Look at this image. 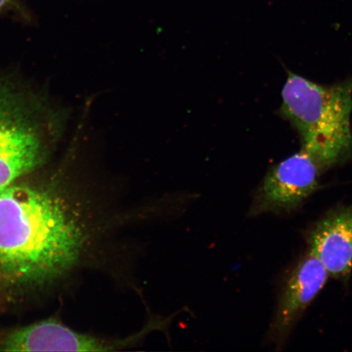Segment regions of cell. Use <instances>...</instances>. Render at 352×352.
<instances>
[{
    "mask_svg": "<svg viewBox=\"0 0 352 352\" xmlns=\"http://www.w3.org/2000/svg\"><path fill=\"white\" fill-rule=\"evenodd\" d=\"M308 252L314 254L329 277L349 283L352 272V205L328 211L307 236Z\"/></svg>",
    "mask_w": 352,
    "mask_h": 352,
    "instance_id": "obj_7",
    "label": "cell"
},
{
    "mask_svg": "<svg viewBox=\"0 0 352 352\" xmlns=\"http://www.w3.org/2000/svg\"><path fill=\"white\" fill-rule=\"evenodd\" d=\"M280 113L296 129L301 148L330 168L352 153V77L330 86L289 72Z\"/></svg>",
    "mask_w": 352,
    "mask_h": 352,
    "instance_id": "obj_3",
    "label": "cell"
},
{
    "mask_svg": "<svg viewBox=\"0 0 352 352\" xmlns=\"http://www.w3.org/2000/svg\"><path fill=\"white\" fill-rule=\"evenodd\" d=\"M152 331L147 324L129 337L110 340L77 331L50 318L0 330V351H116L138 346Z\"/></svg>",
    "mask_w": 352,
    "mask_h": 352,
    "instance_id": "obj_5",
    "label": "cell"
},
{
    "mask_svg": "<svg viewBox=\"0 0 352 352\" xmlns=\"http://www.w3.org/2000/svg\"><path fill=\"white\" fill-rule=\"evenodd\" d=\"M44 168L0 192V310L51 296L88 271L142 296L134 271L142 248L122 232L177 217V198L129 205L117 184L82 179L67 162Z\"/></svg>",
    "mask_w": 352,
    "mask_h": 352,
    "instance_id": "obj_1",
    "label": "cell"
},
{
    "mask_svg": "<svg viewBox=\"0 0 352 352\" xmlns=\"http://www.w3.org/2000/svg\"><path fill=\"white\" fill-rule=\"evenodd\" d=\"M330 167L300 148L272 167L255 190L249 217L296 212L318 190L320 179Z\"/></svg>",
    "mask_w": 352,
    "mask_h": 352,
    "instance_id": "obj_4",
    "label": "cell"
},
{
    "mask_svg": "<svg viewBox=\"0 0 352 352\" xmlns=\"http://www.w3.org/2000/svg\"><path fill=\"white\" fill-rule=\"evenodd\" d=\"M65 120L43 96L0 77V192L48 164Z\"/></svg>",
    "mask_w": 352,
    "mask_h": 352,
    "instance_id": "obj_2",
    "label": "cell"
},
{
    "mask_svg": "<svg viewBox=\"0 0 352 352\" xmlns=\"http://www.w3.org/2000/svg\"><path fill=\"white\" fill-rule=\"evenodd\" d=\"M329 277L318 258L310 252L294 267L280 294L267 340L280 349Z\"/></svg>",
    "mask_w": 352,
    "mask_h": 352,
    "instance_id": "obj_6",
    "label": "cell"
},
{
    "mask_svg": "<svg viewBox=\"0 0 352 352\" xmlns=\"http://www.w3.org/2000/svg\"><path fill=\"white\" fill-rule=\"evenodd\" d=\"M15 11L20 12L21 14H25L20 0H0V15Z\"/></svg>",
    "mask_w": 352,
    "mask_h": 352,
    "instance_id": "obj_8",
    "label": "cell"
}]
</instances>
